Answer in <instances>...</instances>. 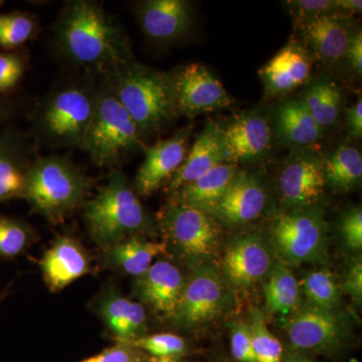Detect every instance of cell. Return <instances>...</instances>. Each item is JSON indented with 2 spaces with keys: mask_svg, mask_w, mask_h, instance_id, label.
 I'll use <instances>...</instances> for the list:
<instances>
[{
  "mask_svg": "<svg viewBox=\"0 0 362 362\" xmlns=\"http://www.w3.org/2000/svg\"><path fill=\"white\" fill-rule=\"evenodd\" d=\"M52 37L59 58L78 73L101 77L134 58L120 21L99 1L65 2L52 23Z\"/></svg>",
  "mask_w": 362,
  "mask_h": 362,
  "instance_id": "1",
  "label": "cell"
},
{
  "mask_svg": "<svg viewBox=\"0 0 362 362\" xmlns=\"http://www.w3.org/2000/svg\"><path fill=\"white\" fill-rule=\"evenodd\" d=\"M98 89L99 77L84 73L70 76L54 86L30 115L37 139L49 147L84 149Z\"/></svg>",
  "mask_w": 362,
  "mask_h": 362,
  "instance_id": "2",
  "label": "cell"
},
{
  "mask_svg": "<svg viewBox=\"0 0 362 362\" xmlns=\"http://www.w3.org/2000/svg\"><path fill=\"white\" fill-rule=\"evenodd\" d=\"M104 77L145 141L177 118L171 71L156 70L132 58L115 66Z\"/></svg>",
  "mask_w": 362,
  "mask_h": 362,
  "instance_id": "3",
  "label": "cell"
},
{
  "mask_svg": "<svg viewBox=\"0 0 362 362\" xmlns=\"http://www.w3.org/2000/svg\"><path fill=\"white\" fill-rule=\"evenodd\" d=\"M93 185L70 157L37 156L28 169L23 199L33 211L58 225L84 206Z\"/></svg>",
  "mask_w": 362,
  "mask_h": 362,
  "instance_id": "4",
  "label": "cell"
},
{
  "mask_svg": "<svg viewBox=\"0 0 362 362\" xmlns=\"http://www.w3.org/2000/svg\"><path fill=\"white\" fill-rule=\"evenodd\" d=\"M83 206L88 230L102 250L153 230V223L122 171H114L107 185Z\"/></svg>",
  "mask_w": 362,
  "mask_h": 362,
  "instance_id": "5",
  "label": "cell"
},
{
  "mask_svg": "<svg viewBox=\"0 0 362 362\" xmlns=\"http://www.w3.org/2000/svg\"><path fill=\"white\" fill-rule=\"evenodd\" d=\"M145 140L110 83L99 77L96 108L86 134L84 149L98 168H113L146 149Z\"/></svg>",
  "mask_w": 362,
  "mask_h": 362,
  "instance_id": "6",
  "label": "cell"
},
{
  "mask_svg": "<svg viewBox=\"0 0 362 362\" xmlns=\"http://www.w3.org/2000/svg\"><path fill=\"white\" fill-rule=\"evenodd\" d=\"M158 223L168 251L189 262L216 257L220 226L211 214L195 207L170 201L158 214Z\"/></svg>",
  "mask_w": 362,
  "mask_h": 362,
  "instance_id": "7",
  "label": "cell"
},
{
  "mask_svg": "<svg viewBox=\"0 0 362 362\" xmlns=\"http://www.w3.org/2000/svg\"><path fill=\"white\" fill-rule=\"evenodd\" d=\"M271 233L280 256L293 265L315 261L325 249L326 221L322 211L313 206L278 214Z\"/></svg>",
  "mask_w": 362,
  "mask_h": 362,
  "instance_id": "8",
  "label": "cell"
},
{
  "mask_svg": "<svg viewBox=\"0 0 362 362\" xmlns=\"http://www.w3.org/2000/svg\"><path fill=\"white\" fill-rule=\"evenodd\" d=\"M171 74L178 117L192 119L232 106L233 98L206 66L190 63L175 69Z\"/></svg>",
  "mask_w": 362,
  "mask_h": 362,
  "instance_id": "9",
  "label": "cell"
},
{
  "mask_svg": "<svg viewBox=\"0 0 362 362\" xmlns=\"http://www.w3.org/2000/svg\"><path fill=\"white\" fill-rule=\"evenodd\" d=\"M226 297L218 272L209 266L199 267L185 280L173 321L187 328L209 322L223 311Z\"/></svg>",
  "mask_w": 362,
  "mask_h": 362,
  "instance_id": "10",
  "label": "cell"
},
{
  "mask_svg": "<svg viewBox=\"0 0 362 362\" xmlns=\"http://www.w3.org/2000/svg\"><path fill=\"white\" fill-rule=\"evenodd\" d=\"M192 133V126H185L175 135L146 147L133 183L138 197L153 194L175 175L187 157Z\"/></svg>",
  "mask_w": 362,
  "mask_h": 362,
  "instance_id": "11",
  "label": "cell"
},
{
  "mask_svg": "<svg viewBox=\"0 0 362 362\" xmlns=\"http://www.w3.org/2000/svg\"><path fill=\"white\" fill-rule=\"evenodd\" d=\"M273 136L272 126L262 112L235 114L223 125L226 162L238 165L264 158L270 152Z\"/></svg>",
  "mask_w": 362,
  "mask_h": 362,
  "instance_id": "12",
  "label": "cell"
},
{
  "mask_svg": "<svg viewBox=\"0 0 362 362\" xmlns=\"http://www.w3.org/2000/svg\"><path fill=\"white\" fill-rule=\"evenodd\" d=\"M283 328L296 349L327 352L337 349L342 341V323L337 314L312 305L286 317Z\"/></svg>",
  "mask_w": 362,
  "mask_h": 362,
  "instance_id": "13",
  "label": "cell"
},
{
  "mask_svg": "<svg viewBox=\"0 0 362 362\" xmlns=\"http://www.w3.org/2000/svg\"><path fill=\"white\" fill-rule=\"evenodd\" d=\"M278 185L281 199L288 209L313 206L327 185L323 160L306 152L292 156L283 166Z\"/></svg>",
  "mask_w": 362,
  "mask_h": 362,
  "instance_id": "14",
  "label": "cell"
},
{
  "mask_svg": "<svg viewBox=\"0 0 362 362\" xmlns=\"http://www.w3.org/2000/svg\"><path fill=\"white\" fill-rule=\"evenodd\" d=\"M135 14L145 37L159 45L185 37L192 25V4L185 0H145L135 4Z\"/></svg>",
  "mask_w": 362,
  "mask_h": 362,
  "instance_id": "15",
  "label": "cell"
},
{
  "mask_svg": "<svg viewBox=\"0 0 362 362\" xmlns=\"http://www.w3.org/2000/svg\"><path fill=\"white\" fill-rule=\"evenodd\" d=\"M300 30L310 52L324 65L337 66L345 61L347 47L354 35L350 14H322L299 23Z\"/></svg>",
  "mask_w": 362,
  "mask_h": 362,
  "instance_id": "16",
  "label": "cell"
},
{
  "mask_svg": "<svg viewBox=\"0 0 362 362\" xmlns=\"http://www.w3.org/2000/svg\"><path fill=\"white\" fill-rule=\"evenodd\" d=\"M185 279L170 262L159 259L137 277L135 293L140 300L161 318H175Z\"/></svg>",
  "mask_w": 362,
  "mask_h": 362,
  "instance_id": "17",
  "label": "cell"
},
{
  "mask_svg": "<svg viewBox=\"0 0 362 362\" xmlns=\"http://www.w3.org/2000/svg\"><path fill=\"white\" fill-rule=\"evenodd\" d=\"M37 157L18 128L6 127L0 132V202L25 197L28 169Z\"/></svg>",
  "mask_w": 362,
  "mask_h": 362,
  "instance_id": "18",
  "label": "cell"
},
{
  "mask_svg": "<svg viewBox=\"0 0 362 362\" xmlns=\"http://www.w3.org/2000/svg\"><path fill=\"white\" fill-rule=\"evenodd\" d=\"M266 201L265 187L258 176L246 171H239L209 214L228 225H246L261 216L265 209Z\"/></svg>",
  "mask_w": 362,
  "mask_h": 362,
  "instance_id": "19",
  "label": "cell"
},
{
  "mask_svg": "<svg viewBox=\"0 0 362 362\" xmlns=\"http://www.w3.org/2000/svg\"><path fill=\"white\" fill-rule=\"evenodd\" d=\"M311 54L298 42H289L259 70V77L270 97L282 96L308 82Z\"/></svg>",
  "mask_w": 362,
  "mask_h": 362,
  "instance_id": "20",
  "label": "cell"
},
{
  "mask_svg": "<svg viewBox=\"0 0 362 362\" xmlns=\"http://www.w3.org/2000/svg\"><path fill=\"white\" fill-rule=\"evenodd\" d=\"M223 262L226 277L240 288L256 284L273 267L270 252L256 235L235 238L226 247Z\"/></svg>",
  "mask_w": 362,
  "mask_h": 362,
  "instance_id": "21",
  "label": "cell"
},
{
  "mask_svg": "<svg viewBox=\"0 0 362 362\" xmlns=\"http://www.w3.org/2000/svg\"><path fill=\"white\" fill-rule=\"evenodd\" d=\"M40 264L45 284L54 293L92 272L89 254L78 240L69 235L54 240Z\"/></svg>",
  "mask_w": 362,
  "mask_h": 362,
  "instance_id": "22",
  "label": "cell"
},
{
  "mask_svg": "<svg viewBox=\"0 0 362 362\" xmlns=\"http://www.w3.org/2000/svg\"><path fill=\"white\" fill-rule=\"evenodd\" d=\"M226 162L223 125L211 121L199 133L188 149L182 165L168 181V190L175 192L194 182L218 164Z\"/></svg>",
  "mask_w": 362,
  "mask_h": 362,
  "instance_id": "23",
  "label": "cell"
},
{
  "mask_svg": "<svg viewBox=\"0 0 362 362\" xmlns=\"http://www.w3.org/2000/svg\"><path fill=\"white\" fill-rule=\"evenodd\" d=\"M96 305L98 313L119 344H131L144 337L147 317L142 304L110 288L100 295Z\"/></svg>",
  "mask_w": 362,
  "mask_h": 362,
  "instance_id": "24",
  "label": "cell"
},
{
  "mask_svg": "<svg viewBox=\"0 0 362 362\" xmlns=\"http://www.w3.org/2000/svg\"><path fill=\"white\" fill-rule=\"evenodd\" d=\"M272 130L281 142L294 148L316 144L324 133L301 99L287 100L279 105L274 113Z\"/></svg>",
  "mask_w": 362,
  "mask_h": 362,
  "instance_id": "25",
  "label": "cell"
},
{
  "mask_svg": "<svg viewBox=\"0 0 362 362\" xmlns=\"http://www.w3.org/2000/svg\"><path fill=\"white\" fill-rule=\"evenodd\" d=\"M239 171L235 164H218L199 180L173 192L171 201L211 214Z\"/></svg>",
  "mask_w": 362,
  "mask_h": 362,
  "instance_id": "26",
  "label": "cell"
},
{
  "mask_svg": "<svg viewBox=\"0 0 362 362\" xmlns=\"http://www.w3.org/2000/svg\"><path fill=\"white\" fill-rule=\"evenodd\" d=\"M164 242L132 238L103 250L105 265L114 271L140 277L160 255H168Z\"/></svg>",
  "mask_w": 362,
  "mask_h": 362,
  "instance_id": "27",
  "label": "cell"
},
{
  "mask_svg": "<svg viewBox=\"0 0 362 362\" xmlns=\"http://www.w3.org/2000/svg\"><path fill=\"white\" fill-rule=\"evenodd\" d=\"M300 99L323 130L337 123L342 98L339 88L332 81L327 78L313 81L307 86Z\"/></svg>",
  "mask_w": 362,
  "mask_h": 362,
  "instance_id": "28",
  "label": "cell"
},
{
  "mask_svg": "<svg viewBox=\"0 0 362 362\" xmlns=\"http://www.w3.org/2000/svg\"><path fill=\"white\" fill-rule=\"evenodd\" d=\"M326 185L338 192H349L361 183L362 156L354 146L342 145L323 161Z\"/></svg>",
  "mask_w": 362,
  "mask_h": 362,
  "instance_id": "29",
  "label": "cell"
},
{
  "mask_svg": "<svg viewBox=\"0 0 362 362\" xmlns=\"http://www.w3.org/2000/svg\"><path fill=\"white\" fill-rule=\"evenodd\" d=\"M264 290L266 307L271 313L287 317L296 310L299 302V284L284 264L276 263L272 267Z\"/></svg>",
  "mask_w": 362,
  "mask_h": 362,
  "instance_id": "30",
  "label": "cell"
},
{
  "mask_svg": "<svg viewBox=\"0 0 362 362\" xmlns=\"http://www.w3.org/2000/svg\"><path fill=\"white\" fill-rule=\"evenodd\" d=\"M39 18L30 11L0 13V49L13 51L25 47L40 32Z\"/></svg>",
  "mask_w": 362,
  "mask_h": 362,
  "instance_id": "31",
  "label": "cell"
},
{
  "mask_svg": "<svg viewBox=\"0 0 362 362\" xmlns=\"http://www.w3.org/2000/svg\"><path fill=\"white\" fill-rule=\"evenodd\" d=\"M35 232L28 223L11 216H0V258L21 256L35 242Z\"/></svg>",
  "mask_w": 362,
  "mask_h": 362,
  "instance_id": "32",
  "label": "cell"
},
{
  "mask_svg": "<svg viewBox=\"0 0 362 362\" xmlns=\"http://www.w3.org/2000/svg\"><path fill=\"white\" fill-rule=\"evenodd\" d=\"M303 292L312 306L332 310L340 298L339 286L329 270L312 272L304 279Z\"/></svg>",
  "mask_w": 362,
  "mask_h": 362,
  "instance_id": "33",
  "label": "cell"
},
{
  "mask_svg": "<svg viewBox=\"0 0 362 362\" xmlns=\"http://www.w3.org/2000/svg\"><path fill=\"white\" fill-rule=\"evenodd\" d=\"M249 326L257 361L282 362V344L268 329L265 319L258 309H252Z\"/></svg>",
  "mask_w": 362,
  "mask_h": 362,
  "instance_id": "34",
  "label": "cell"
},
{
  "mask_svg": "<svg viewBox=\"0 0 362 362\" xmlns=\"http://www.w3.org/2000/svg\"><path fill=\"white\" fill-rule=\"evenodd\" d=\"M30 65L26 47L0 52V98L9 97L18 89Z\"/></svg>",
  "mask_w": 362,
  "mask_h": 362,
  "instance_id": "35",
  "label": "cell"
},
{
  "mask_svg": "<svg viewBox=\"0 0 362 362\" xmlns=\"http://www.w3.org/2000/svg\"><path fill=\"white\" fill-rule=\"evenodd\" d=\"M130 345L141 351L148 352L156 358H177L187 352L185 339L173 333L144 335Z\"/></svg>",
  "mask_w": 362,
  "mask_h": 362,
  "instance_id": "36",
  "label": "cell"
},
{
  "mask_svg": "<svg viewBox=\"0 0 362 362\" xmlns=\"http://www.w3.org/2000/svg\"><path fill=\"white\" fill-rule=\"evenodd\" d=\"M286 6L299 23L337 11L335 0H294L286 2Z\"/></svg>",
  "mask_w": 362,
  "mask_h": 362,
  "instance_id": "37",
  "label": "cell"
},
{
  "mask_svg": "<svg viewBox=\"0 0 362 362\" xmlns=\"http://www.w3.org/2000/svg\"><path fill=\"white\" fill-rule=\"evenodd\" d=\"M230 349L235 361L240 362H258L255 356L249 323H237L232 330Z\"/></svg>",
  "mask_w": 362,
  "mask_h": 362,
  "instance_id": "38",
  "label": "cell"
},
{
  "mask_svg": "<svg viewBox=\"0 0 362 362\" xmlns=\"http://www.w3.org/2000/svg\"><path fill=\"white\" fill-rule=\"evenodd\" d=\"M342 235L350 249L361 250L362 247L361 207L350 209L341 220Z\"/></svg>",
  "mask_w": 362,
  "mask_h": 362,
  "instance_id": "39",
  "label": "cell"
},
{
  "mask_svg": "<svg viewBox=\"0 0 362 362\" xmlns=\"http://www.w3.org/2000/svg\"><path fill=\"white\" fill-rule=\"evenodd\" d=\"M82 362H143L141 350L130 344H117L105 349L97 356L85 359Z\"/></svg>",
  "mask_w": 362,
  "mask_h": 362,
  "instance_id": "40",
  "label": "cell"
},
{
  "mask_svg": "<svg viewBox=\"0 0 362 362\" xmlns=\"http://www.w3.org/2000/svg\"><path fill=\"white\" fill-rule=\"evenodd\" d=\"M345 61H349L352 70L361 77L362 74V33L361 30H354L347 47Z\"/></svg>",
  "mask_w": 362,
  "mask_h": 362,
  "instance_id": "41",
  "label": "cell"
},
{
  "mask_svg": "<svg viewBox=\"0 0 362 362\" xmlns=\"http://www.w3.org/2000/svg\"><path fill=\"white\" fill-rule=\"evenodd\" d=\"M346 126L350 137L359 139L362 136V100L361 97L346 111Z\"/></svg>",
  "mask_w": 362,
  "mask_h": 362,
  "instance_id": "42",
  "label": "cell"
},
{
  "mask_svg": "<svg viewBox=\"0 0 362 362\" xmlns=\"http://www.w3.org/2000/svg\"><path fill=\"white\" fill-rule=\"evenodd\" d=\"M344 289L357 301H361L362 297V265L361 262H356L351 266L346 279H345Z\"/></svg>",
  "mask_w": 362,
  "mask_h": 362,
  "instance_id": "43",
  "label": "cell"
},
{
  "mask_svg": "<svg viewBox=\"0 0 362 362\" xmlns=\"http://www.w3.org/2000/svg\"><path fill=\"white\" fill-rule=\"evenodd\" d=\"M16 106L9 97L0 98V132L4 129V125L14 116Z\"/></svg>",
  "mask_w": 362,
  "mask_h": 362,
  "instance_id": "44",
  "label": "cell"
},
{
  "mask_svg": "<svg viewBox=\"0 0 362 362\" xmlns=\"http://www.w3.org/2000/svg\"><path fill=\"white\" fill-rule=\"evenodd\" d=\"M335 7L338 13L346 14L361 13L362 1L361 0H335Z\"/></svg>",
  "mask_w": 362,
  "mask_h": 362,
  "instance_id": "45",
  "label": "cell"
},
{
  "mask_svg": "<svg viewBox=\"0 0 362 362\" xmlns=\"http://www.w3.org/2000/svg\"><path fill=\"white\" fill-rule=\"evenodd\" d=\"M282 362H313L304 356L300 354H288L287 356L283 357Z\"/></svg>",
  "mask_w": 362,
  "mask_h": 362,
  "instance_id": "46",
  "label": "cell"
},
{
  "mask_svg": "<svg viewBox=\"0 0 362 362\" xmlns=\"http://www.w3.org/2000/svg\"><path fill=\"white\" fill-rule=\"evenodd\" d=\"M7 295L6 291H0V302L2 301V300L4 299V297H6Z\"/></svg>",
  "mask_w": 362,
  "mask_h": 362,
  "instance_id": "47",
  "label": "cell"
},
{
  "mask_svg": "<svg viewBox=\"0 0 362 362\" xmlns=\"http://www.w3.org/2000/svg\"><path fill=\"white\" fill-rule=\"evenodd\" d=\"M4 6V0H0V8H1L2 6Z\"/></svg>",
  "mask_w": 362,
  "mask_h": 362,
  "instance_id": "48",
  "label": "cell"
}]
</instances>
